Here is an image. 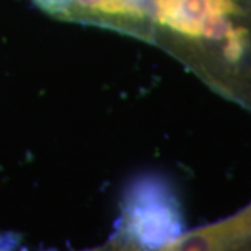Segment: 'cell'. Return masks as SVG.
<instances>
[{"instance_id": "6da1fadb", "label": "cell", "mask_w": 251, "mask_h": 251, "mask_svg": "<svg viewBox=\"0 0 251 251\" xmlns=\"http://www.w3.org/2000/svg\"><path fill=\"white\" fill-rule=\"evenodd\" d=\"M53 18L108 28L151 42L150 21L138 0H32Z\"/></svg>"}, {"instance_id": "7a4b0ae2", "label": "cell", "mask_w": 251, "mask_h": 251, "mask_svg": "<svg viewBox=\"0 0 251 251\" xmlns=\"http://www.w3.org/2000/svg\"><path fill=\"white\" fill-rule=\"evenodd\" d=\"M128 227L143 244H162L179 236L180 214L175 200L158 186L135 188L128 204Z\"/></svg>"}]
</instances>
